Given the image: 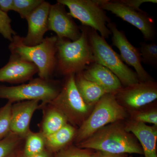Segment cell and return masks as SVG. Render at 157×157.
Here are the masks:
<instances>
[{
	"mask_svg": "<svg viewBox=\"0 0 157 157\" xmlns=\"http://www.w3.org/2000/svg\"><path fill=\"white\" fill-rule=\"evenodd\" d=\"M128 155L127 154H114L104 152L95 151L93 155V157H128Z\"/></svg>",
	"mask_w": 157,
	"mask_h": 157,
	"instance_id": "4dcf8cb0",
	"label": "cell"
},
{
	"mask_svg": "<svg viewBox=\"0 0 157 157\" xmlns=\"http://www.w3.org/2000/svg\"><path fill=\"white\" fill-rule=\"evenodd\" d=\"M98 3L104 10L110 11L117 17L138 29L146 41L155 38V24L152 17L142 10L138 11L119 1L98 0Z\"/></svg>",
	"mask_w": 157,
	"mask_h": 157,
	"instance_id": "9c48e42d",
	"label": "cell"
},
{
	"mask_svg": "<svg viewBox=\"0 0 157 157\" xmlns=\"http://www.w3.org/2000/svg\"><path fill=\"white\" fill-rule=\"evenodd\" d=\"M128 157H134L132 155H130V156H128Z\"/></svg>",
	"mask_w": 157,
	"mask_h": 157,
	"instance_id": "d6a6232c",
	"label": "cell"
},
{
	"mask_svg": "<svg viewBox=\"0 0 157 157\" xmlns=\"http://www.w3.org/2000/svg\"><path fill=\"white\" fill-rule=\"evenodd\" d=\"M43 110V117L39 124V132L44 136L57 132L68 123L67 120L59 109L50 104H40Z\"/></svg>",
	"mask_w": 157,
	"mask_h": 157,
	"instance_id": "ac0fdd59",
	"label": "cell"
},
{
	"mask_svg": "<svg viewBox=\"0 0 157 157\" xmlns=\"http://www.w3.org/2000/svg\"><path fill=\"white\" fill-rule=\"evenodd\" d=\"M114 95L117 103L128 113L156 101L157 83L154 80L139 81L123 87Z\"/></svg>",
	"mask_w": 157,
	"mask_h": 157,
	"instance_id": "30bf717a",
	"label": "cell"
},
{
	"mask_svg": "<svg viewBox=\"0 0 157 157\" xmlns=\"http://www.w3.org/2000/svg\"><path fill=\"white\" fill-rule=\"evenodd\" d=\"M107 27L112 35L113 45L119 50L122 60L135 68L139 81L154 80L141 65L139 48H136L129 42L125 34L118 29L115 23L110 21L107 24Z\"/></svg>",
	"mask_w": 157,
	"mask_h": 157,
	"instance_id": "8fae6325",
	"label": "cell"
},
{
	"mask_svg": "<svg viewBox=\"0 0 157 157\" xmlns=\"http://www.w3.org/2000/svg\"><path fill=\"white\" fill-rule=\"evenodd\" d=\"M138 157H144V156H143V155H141V156H139Z\"/></svg>",
	"mask_w": 157,
	"mask_h": 157,
	"instance_id": "836d02e7",
	"label": "cell"
},
{
	"mask_svg": "<svg viewBox=\"0 0 157 157\" xmlns=\"http://www.w3.org/2000/svg\"><path fill=\"white\" fill-rule=\"evenodd\" d=\"M0 9L6 13L13 11V0H0Z\"/></svg>",
	"mask_w": 157,
	"mask_h": 157,
	"instance_id": "f546056e",
	"label": "cell"
},
{
	"mask_svg": "<svg viewBox=\"0 0 157 157\" xmlns=\"http://www.w3.org/2000/svg\"><path fill=\"white\" fill-rule=\"evenodd\" d=\"M88 35L95 62L110 70L119 79L123 87L139 82L137 73L124 63L105 38L88 27Z\"/></svg>",
	"mask_w": 157,
	"mask_h": 157,
	"instance_id": "5b68a950",
	"label": "cell"
},
{
	"mask_svg": "<svg viewBox=\"0 0 157 157\" xmlns=\"http://www.w3.org/2000/svg\"><path fill=\"white\" fill-rule=\"evenodd\" d=\"M24 139L11 133L0 140V157H20Z\"/></svg>",
	"mask_w": 157,
	"mask_h": 157,
	"instance_id": "44dd1931",
	"label": "cell"
},
{
	"mask_svg": "<svg viewBox=\"0 0 157 157\" xmlns=\"http://www.w3.org/2000/svg\"><path fill=\"white\" fill-rule=\"evenodd\" d=\"M75 83L77 90L86 104L94 106L104 95L107 94L105 90L84 78L81 73L75 75Z\"/></svg>",
	"mask_w": 157,
	"mask_h": 157,
	"instance_id": "ffe728a7",
	"label": "cell"
},
{
	"mask_svg": "<svg viewBox=\"0 0 157 157\" xmlns=\"http://www.w3.org/2000/svg\"><path fill=\"white\" fill-rule=\"evenodd\" d=\"M128 119L138 122L151 124L157 126L156 103L152 104L129 113Z\"/></svg>",
	"mask_w": 157,
	"mask_h": 157,
	"instance_id": "603a6c76",
	"label": "cell"
},
{
	"mask_svg": "<svg viewBox=\"0 0 157 157\" xmlns=\"http://www.w3.org/2000/svg\"><path fill=\"white\" fill-rule=\"evenodd\" d=\"M13 103L8 101L0 108V140H2L11 133V107Z\"/></svg>",
	"mask_w": 157,
	"mask_h": 157,
	"instance_id": "484cf974",
	"label": "cell"
},
{
	"mask_svg": "<svg viewBox=\"0 0 157 157\" xmlns=\"http://www.w3.org/2000/svg\"><path fill=\"white\" fill-rule=\"evenodd\" d=\"M120 1L123 4L138 11L141 10L140 9V7L143 3H152L156 4L157 3V0H120Z\"/></svg>",
	"mask_w": 157,
	"mask_h": 157,
	"instance_id": "f1b7e54d",
	"label": "cell"
},
{
	"mask_svg": "<svg viewBox=\"0 0 157 157\" xmlns=\"http://www.w3.org/2000/svg\"><path fill=\"white\" fill-rule=\"evenodd\" d=\"M95 151L80 148L72 144L55 153L54 157H93Z\"/></svg>",
	"mask_w": 157,
	"mask_h": 157,
	"instance_id": "4316f807",
	"label": "cell"
},
{
	"mask_svg": "<svg viewBox=\"0 0 157 157\" xmlns=\"http://www.w3.org/2000/svg\"><path fill=\"white\" fill-rule=\"evenodd\" d=\"M77 130V128L68 123L57 132L45 136L46 150L55 154L73 144Z\"/></svg>",
	"mask_w": 157,
	"mask_h": 157,
	"instance_id": "d6986e66",
	"label": "cell"
},
{
	"mask_svg": "<svg viewBox=\"0 0 157 157\" xmlns=\"http://www.w3.org/2000/svg\"><path fill=\"white\" fill-rule=\"evenodd\" d=\"M88 27L80 28L81 35L75 41L58 38L55 71L65 76L82 73L95 63L88 35Z\"/></svg>",
	"mask_w": 157,
	"mask_h": 157,
	"instance_id": "7a4b0ae2",
	"label": "cell"
},
{
	"mask_svg": "<svg viewBox=\"0 0 157 157\" xmlns=\"http://www.w3.org/2000/svg\"><path fill=\"white\" fill-rule=\"evenodd\" d=\"M45 149V136L40 132L30 131L25 138L21 155L29 156L40 153Z\"/></svg>",
	"mask_w": 157,
	"mask_h": 157,
	"instance_id": "7402d4cb",
	"label": "cell"
},
{
	"mask_svg": "<svg viewBox=\"0 0 157 157\" xmlns=\"http://www.w3.org/2000/svg\"><path fill=\"white\" fill-rule=\"evenodd\" d=\"M75 145L81 148L114 154L144 155L143 149L137 138L126 130L124 121L109 124Z\"/></svg>",
	"mask_w": 157,
	"mask_h": 157,
	"instance_id": "6da1fadb",
	"label": "cell"
},
{
	"mask_svg": "<svg viewBox=\"0 0 157 157\" xmlns=\"http://www.w3.org/2000/svg\"><path fill=\"white\" fill-rule=\"evenodd\" d=\"M44 1L42 0H13V11H16L23 19H26Z\"/></svg>",
	"mask_w": 157,
	"mask_h": 157,
	"instance_id": "cb8c5ba5",
	"label": "cell"
},
{
	"mask_svg": "<svg viewBox=\"0 0 157 157\" xmlns=\"http://www.w3.org/2000/svg\"><path fill=\"white\" fill-rule=\"evenodd\" d=\"M75 75L65 76L60 91L48 104L61 112L68 123L78 128L89 116L95 106L86 104L82 98L76 88Z\"/></svg>",
	"mask_w": 157,
	"mask_h": 157,
	"instance_id": "8992f818",
	"label": "cell"
},
{
	"mask_svg": "<svg viewBox=\"0 0 157 157\" xmlns=\"http://www.w3.org/2000/svg\"><path fill=\"white\" fill-rule=\"evenodd\" d=\"M65 7L58 2L51 5L48 17V30L55 32L58 39L76 41L81 36V29L74 22L73 17L67 12Z\"/></svg>",
	"mask_w": 157,
	"mask_h": 157,
	"instance_id": "7c38bea8",
	"label": "cell"
},
{
	"mask_svg": "<svg viewBox=\"0 0 157 157\" xmlns=\"http://www.w3.org/2000/svg\"><path fill=\"white\" fill-rule=\"evenodd\" d=\"M125 128L132 133L140 143L144 157H157V126L127 119L124 121Z\"/></svg>",
	"mask_w": 157,
	"mask_h": 157,
	"instance_id": "2e32d148",
	"label": "cell"
},
{
	"mask_svg": "<svg viewBox=\"0 0 157 157\" xmlns=\"http://www.w3.org/2000/svg\"><path fill=\"white\" fill-rule=\"evenodd\" d=\"M67 6L69 14L78 20L84 26L100 33L101 36L108 39L111 33L107 27L110 19L96 0H57Z\"/></svg>",
	"mask_w": 157,
	"mask_h": 157,
	"instance_id": "ba28073f",
	"label": "cell"
},
{
	"mask_svg": "<svg viewBox=\"0 0 157 157\" xmlns=\"http://www.w3.org/2000/svg\"><path fill=\"white\" fill-rule=\"evenodd\" d=\"M39 101H21L12 104L11 109V132L23 139L30 129V124L34 112L40 109Z\"/></svg>",
	"mask_w": 157,
	"mask_h": 157,
	"instance_id": "9a60e30c",
	"label": "cell"
},
{
	"mask_svg": "<svg viewBox=\"0 0 157 157\" xmlns=\"http://www.w3.org/2000/svg\"><path fill=\"white\" fill-rule=\"evenodd\" d=\"M57 81L37 78L32 79L29 83L15 86L0 85V99H7L11 103L37 100L42 101L41 105L48 104L60 91Z\"/></svg>",
	"mask_w": 157,
	"mask_h": 157,
	"instance_id": "52a82bcc",
	"label": "cell"
},
{
	"mask_svg": "<svg viewBox=\"0 0 157 157\" xmlns=\"http://www.w3.org/2000/svg\"><path fill=\"white\" fill-rule=\"evenodd\" d=\"M38 72V68L33 63L11 54L8 63L0 68V82L11 84L23 83L33 79Z\"/></svg>",
	"mask_w": 157,
	"mask_h": 157,
	"instance_id": "5bb4252c",
	"label": "cell"
},
{
	"mask_svg": "<svg viewBox=\"0 0 157 157\" xmlns=\"http://www.w3.org/2000/svg\"><path fill=\"white\" fill-rule=\"evenodd\" d=\"M128 118L126 110L117 103L114 94H106L96 103L90 114L77 128L75 144L84 141L103 127Z\"/></svg>",
	"mask_w": 157,
	"mask_h": 157,
	"instance_id": "277c9868",
	"label": "cell"
},
{
	"mask_svg": "<svg viewBox=\"0 0 157 157\" xmlns=\"http://www.w3.org/2000/svg\"><path fill=\"white\" fill-rule=\"evenodd\" d=\"M51 153L45 149L44 151L37 154L29 156H24L21 155L20 157H50V155H49Z\"/></svg>",
	"mask_w": 157,
	"mask_h": 157,
	"instance_id": "1f68e13d",
	"label": "cell"
},
{
	"mask_svg": "<svg viewBox=\"0 0 157 157\" xmlns=\"http://www.w3.org/2000/svg\"><path fill=\"white\" fill-rule=\"evenodd\" d=\"M86 79L102 88L107 94L115 95L123 86L115 75L104 66L94 63L82 72Z\"/></svg>",
	"mask_w": 157,
	"mask_h": 157,
	"instance_id": "e0dca14e",
	"label": "cell"
},
{
	"mask_svg": "<svg viewBox=\"0 0 157 157\" xmlns=\"http://www.w3.org/2000/svg\"><path fill=\"white\" fill-rule=\"evenodd\" d=\"M140 52L141 63L153 67L157 66V45L155 42L147 44L140 43Z\"/></svg>",
	"mask_w": 157,
	"mask_h": 157,
	"instance_id": "d4e9b609",
	"label": "cell"
},
{
	"mask_svg": "<svg viewBox=\"0 0 157 157\" xmlns=\"http://www.w3.org/2000/svg\"><path fill=\"white\" fill-rule=\"evenodd\" d=\"M57 40L56 36L47 37L39 45L29 46L23 44L21 37L16 35L13 36L9 48L11 54L36 65L39 70V78L49 79L56 67Z\"/></svg>",
	"mask_w": 157,
	"mask_h": 157,
	"instance_id": "3957f363",
	"label": "cell"
},
{
	"mask_svg": "<svg viewBox=\"0 0 157 157\" xmlns=\"http://www.w3.org/2000/svg\"><path fill=\"white\" fill-rule=\"evenodd\" d=\"M51 5L44 1L27 17L28 30L25 37H21L24 44L29 46H35L42 43L44 40V35L48 31V17Z\"/></svg>",
	"mask_w": 157,
	"mask_h": 157,
	"instance_id": "4fadbf2b",
	"label": "cell"
},
{
	"mask_svg": "<svg viewBox=\"0 0 157 157\" xmlns=\"http://www.w3.org/2000/svg\"><path fill=\"white\" fill-rule=\"evenodd\" d=\"M11 19L8 13L0 9V34L11 42L13 41V36L17 35L11 27Z\"/></svg>",
	"mask_w": 157,
	"mask_h": 157,
	"instance_id": "83f0119b",
	"label": "cell"
}]
</instances>
